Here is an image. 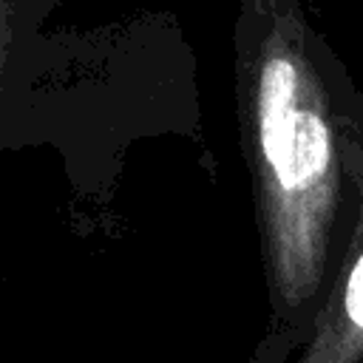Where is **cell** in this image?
I'll return each instance as SVG.
<instances>
[{
    "label": "cell",
    "mask_w": 363,
    "mask_h": 363,
    "mask_svg": "<svg viewBox=\"0 0 363 363\" xmlns=\"http://www.w3.org/2000/svg\"><path fill=\"white\" fill-rule=\"evenodd\" d=\"M65 0H0V96L11 79L17 57L34 43L45 17Z\"/></svg>",
    "instance_id": "3957f363"
},
{
    "label": "cell",
    "mask_w": 363,
    "mask_h": 363,
    "mask_svg": "<svg viewBox=\"0 0 363 363\" xmlns=\"http://www.w3.org/2000/svg\"><path fill=\"white\" fill-rule=\"evenodd\" d=\"M233 51L269 301L250 363H295L357 224L346 133L363 116V91L301 0H238Z\"/></svg>",
    "instance_id": "6da1fadb"
},
{
    "label": "cell",
    "mask_w": 363,
    "mask_h": 363,
    "mask_svg": "<svg viewBox=\"0 0 363 363\" xmlns=\"http://www.w3.org/2000/svg\"><path fill=\"white\" fill-rule=\"evenodd\" d=\"M346 164L357 187V224L318 332L295 363H363V116L346 133Z\"/></svg>",
    "instance_id": "7a4b0ae2"
}]
</instances>
